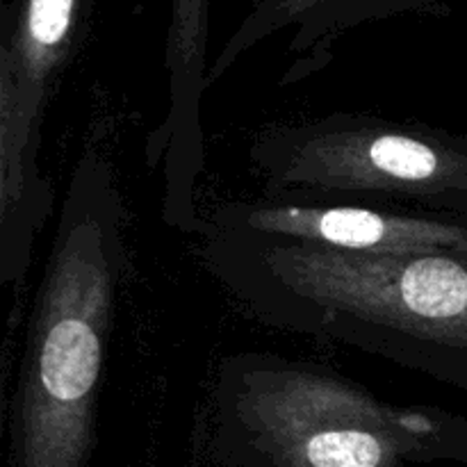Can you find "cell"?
<instances>
[{
  "label": "cell",
  "instance_id": "obj_1",
  "mask_svg": "<svg viewBox=\"0 0 467 467\" xmlns=\"http://www.w3.org/2000/svg\"><path fill=\"white\" fill-rule=\"evenodd\" d=\"M205 269L255 319L467 392V254H354L201 228Z\"/></svg>",
  "mask_w": 467,
  "mask_h": 467
},
{
  "label": "cell",
  "instance_id": "obj_2",
  "mask_svg": "<svg viewBox=\"0 0 467 467\" xmlns=\"http://www.w3.org/2000/svg\"><path fill=\"white\" fill-rule=\"evenodd\" d=\"M126 205L99 144L78 155L26 324L9 467H89L96 406L126 278Z\"/></svg>",
  "mask_w": 467,
  "mask_h": 467
},
{
  "label": "cell",
  "instance_id": "obj_3",
  "mask_svg": "<svg viewBox=\"0 0 467 467\" xmlns=\"http://www.w3.org/2000/svg\"><path fill=\"white\" fill-rule=\"evenodd\" d=\"M208 459L213 467L467 465V420L388 401L317 360L235 351L210 392Z\"/></svg>",
  "mask_w": 467,
  "mask_h": 467
},
{
  "label": "cell",
  "instance_id": "obj_4",
  "mask_svg": "<svg viewBox=\"0 0 467 467\" xmlns=\"http://www.w3.org/2000/svg\"><path fill=\"white\" fill-rule=\"evenodd\" d=\"M263 196L467 214V140L420 121L331 112L255 132Z\"/></svg>",
  "mask_w": 467,
  "mask_h": 467
},
{
  "label": "cell",
  "instance_id": "obj_5",
  "mask_svg": "<svg viewBox=\"0 0 467 467\" xmlns=\"http://www.w3.org/2000/svg\"><path fill=\"white\" fill-rule=\"evenodd\" d=\"M201 228L274 237L354 254H467V214L333 201L237 199L217 205Z\"/></svg>",
  "mask_w": 467,
  "mask_h": 467
}]
</instances>
